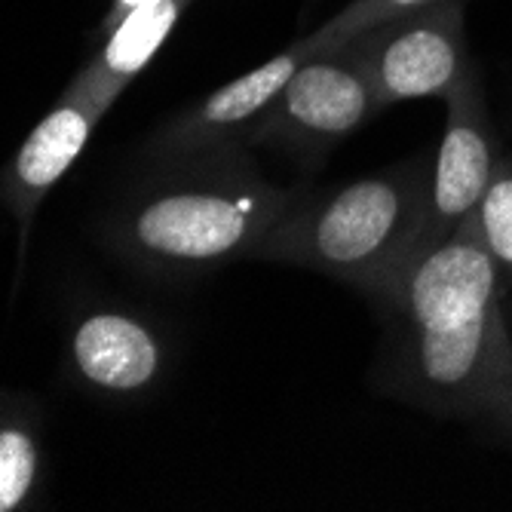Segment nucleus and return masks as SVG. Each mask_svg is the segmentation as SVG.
Here are the masks:
<instances>
[{"label":"nucleus","mask_w":512,"mask_h":512,"mask_svg":"<svg viewBox=\"0 0 512 512\" xmlns=\"http://www.w3.org/2000/svg\"><path fill=\"white\" fill-rule=\"evenodd\" d=\"M74 356L83 375L111 390H132L154 378L157 344L138 322L102 313L80 325L74 338Z\"/></svg>","instance_id":"7"},{"label":"nucleus","mask_w":512,"mask_h":512,"mask_svg":"<svg viewBox=\"0 0 512 512\" xmlns=\"http://www.w3.org/2000/svg\"><path fill=\"white\" fill-rule=\"evenodd\" d=\"M123 4H126L129 10H135V7H142V4H151V0H123Z\"/></svg>","instance_id":"15"},{"label":"nucleus","mask_w":512,"mask_h":512,"mask_svg":"<svg viewBox=\"0 0 512 512\" xmlns=\"http://www.w3.org/2000/svg\"><path fill=\"white\" fill-rule=\"evenodd\" d=\"M184 4H188V0H151V4L129 10V16L120 22V28L105 46L102 65L92 68L80 80L77 92L108 105L114 99V92L120 89V83L132 77L138 68L148 65V59L157 53L163 37L172 31Z\"/></svg>","instance_id":"9"},{"label":"nucleus","mask_w":512,"mask_h":512,"mask_svg":"<svg viewBox=\"0 0 512 512\" xmlns=\"http://www.w3.org/2000/svg\"><path fill=\"white\" fill-rule=\"evenodd\" d=\"M433 163L417 157L304 197L255 246V258L319 270L384 301L421 252Z\"/></svg>","instance_id":"2"},{"label":"nucleus","mask_w":512,"mask_h":512,"mask_svg":"<svg viewBox=\"0 0 512 512\" xmlns=\"http://www.w3.org/2000/svg\"><path fill=\"white\" fill-rule=\"evenodd\" d=\"M375 86L378 111L430 99L473 68L463 31V0H436L347 40Z\"/></svg>","instance_id":"4"},{"label":"nucleus","mask_w":512,"mask_h":512,"mask_svg":"<svg viewBox=\"0 0 512 512\" xmlns=\"http://www.w3.org/2000/svg\"><path fill=\"white\" fill-rule=\"evenodd\" d=\"M378 304L390 319V393L494 427L512 405V329L476 212L417 255Z\"/></svg>","instance_id":"1"},{"label":"nucleus","mask_w":512,"mask_h":512,"mask_svg":"<svg viewBox=\"0 0 512 512\" xmlns=\"http://www.w3.org/2000/svg\"><path fill=\"white\" fill-rule=\"evenodd\" d=\"M479 240L494 264L503 298H512V157H500L497 172L476 209Z\"/></svg>","instance_id":"11"},{"label":"nucleus","mask_w":512,"mask_h":512,"mask_svg":"<svg viewBox=\"0 0 512 512\" xmlns=\"http://www.w3.org/2000/svg\"><path fill=\"white\" fill-rule=\"evenodd\" d=\"M102 108V102L74 92L71 105L56 108L28 135V142L16 157V175L25 191L40 194L65 175V169L77 160L83 142L89 138L92 120L99 117Z\"/></svg>","instance_id":"10"},{"label":"nucleus","mask_w":512,"mask_h":512,"mask_svg":"<svg viewBox=\"0 0 512 512\" xmlns=\"http://www.w3.org/2000/svg\"><path fill=\"white\" fill-rule=\"evenodd\" d=\"M442 99L448 117H445L442 145L433 157L430 209H427V230L421 240V252L448 240L479 209L500 163L497 135L488 117L485 89L476 68L463 74Z\"/></svg>","instance_id":"6"},{"label":"nucleus","mask_w":512,"mask_h":512,"mask_svg":"<svg viewBox=\"0 0 512 512\" xmlns=\"http://www.w3.org/2000/svg\"><path fill=\"white\" fill-rule=\"evenodd\" d=\"M307 191L279 188L243 172L206 191H181L138 215L135 234L145 249L175 261H221L252 255Z\"/></svg>","instance_id":"3"},{"label":"nucleus","mask_w":512,"mask_h":512,"mask_svg":"<svg viewBox=\"0 0 512 512\" xmlns=\"http://www.w3.org/2000/svg\"><path fill=\"white\" fill-rule=\"evenodd\" d=\"M375 114L378 102L371 77L350 50V43H341L335 50H319L301 62L267 111L252 123L246 138L316 154Z\"/></svg>","instance_id":"5"},{"label":"nucleus","mask_w":512,"mask_h":512,"mask_svg":"<svg viewBox=\"0 0 512 512\" xmlns=\"http://www.w3.org/2000/svg\"><path fill=\"white\" fill-rule=\"evenodd\" d=\"M37 454L25 433L4 430L0 433V512H10L22 503L34 482Z\"/></svg>","instance_id":"13"},{"label":"nucleus","mask_w":512,"mask_h":512,"mask_svg":"<svg viewBox=\"0 0 512 512\" xmlns=\"http://www.w3.org/2000/svg\"><path fill=\"white\" fill-rule=\"evenodd\" d=\"M494 427H497V430H503V433L512 439V405H509V408H506V411L497 417V424H494Z\"/></svg>","instance_id":"14"},{"label":"nucleus","mask_w":512,"mask_h":512,"mask_svg":"<svg viewBox=\"0 0 512 512\" xmlns=\"http://www.w3.org/2000/svg\"><path fill=\"white\" fill-rule=\"evenodd\" d=\"M436 0H350V4L332 16L325 25H319L307 40L313 46V53L319 50H335V46L347 43L350 37L375 28V25H384L396 16H405V13H414L421 7H430Z\"/></svg>","instance_id":"12"},{"label":"nucleus","mask_w":512,"mask_h":512,"mask_svg":"<svg viewBox=\"0 0 512 512\" xmlns=\"http://www.w3.org/2000/svg\"><path fill=\"white\" fill-rule=\"evenodd\" d=\"M310 56H313V46L304 37L292 43L289 50L273 56L270 62L258 65L255 71L215 89L191 117V138H212V142H218V138L237 135L240 129L246 138L252 123L267 111V105L279 96V89L289 83L298 65L307 62Z\"/></svg>","instance_id":"8"}]
</instances>
